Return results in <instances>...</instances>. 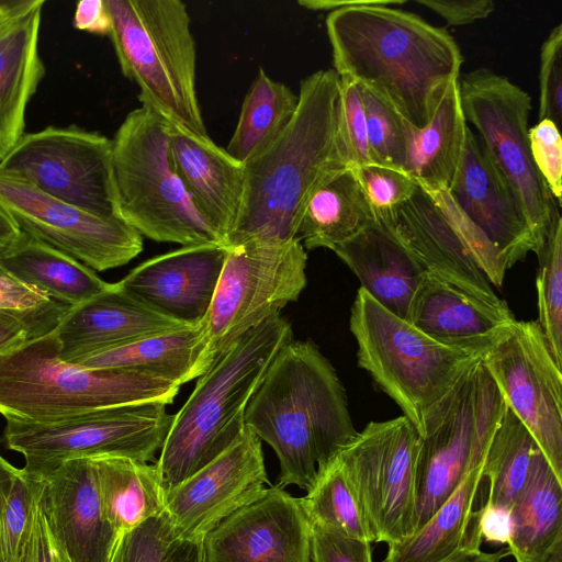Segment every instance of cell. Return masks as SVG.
Returning <instances> with one entry per match:
<instances>
[{"mask_svg": "<svg viewBox=\"0 0 562 562\" xmlns=\"http://www.w3.org/2000/svg\"><path fill=\"white\" fill-rule=\"evenodd\" d=\"M296 111L283 133L246 162L240 209L226 246L297 238L314 193L353 168L345 134L340 76L317 70L300 82Z\"/></svg>", "mask_w": 562, "mask_h": 562, "instance_id": "6da1fadb", "label": "cell"}, {"mask_svg": "<svg viewBox=\"0 0 562 562\" xmlns=\"http://www.w3.org/2000/svg\"><path fill=\"white\" fill-rule=\"evenodd\" d=\"M326 31L334 70L391 105L422 128L452 80L462 55L445 29L419 15L386 4L330 11Z\"/></svg>", "mask_w": 562, "mask_h": 562, "instance_id": "7a4b0ae2", "label": "cell"}, {"mask_svg": "<svg viewBox=\"0 0 562 562\" xmlns=\"http://www.w3.org/2000/svg\"><path fill=\"white\" fill-rule=\"evenodd\" d=\"M245 425L276 452L277 486L305 491L358 432L336 370L311 340L281 347L247 405Z\"/></svg>", "mask_w": 562, "mask_h": 562, "instance_id": "3957f363", "label": "cell"}, {"mask_svg": "<svg viewBox=\"0 0 562 562\" xmlns=\"http://www.w3.org/2000/svg\"><path fill=\"white\" fill-rule=\"evenodd\" d=\"M293 339L280 315L250 329L215 358L173 415L155 462L166 491L228 449L244 432L247 405L278 351Z\"/></svg>", "mask_w": 562, "mask_h": 562, "instance_id": "277c9868", "label": "cell"}, {"mask_svg": "<svg viewBox=\"0 0 562 562\" xmlns=\"http://www.w3.org/2000/svg\"><path fill=\"white\" fill-rule=\"evenodd\" d=\"M122 74L142 106L170 126L209 140L196 92V46L180 0H104Z\"/></svg>", "mask_w": 562, "mask_h": 562, "instance_id": "5b68a950", "label": "cell"}, {"mask_svg": "<svg viewBox=\"0 0 562 562\" xmlns=\"http://www.w3.org/2000/svg\"><path fill=\"white\" fill-rule=\"evenodd\" d=\"M53 331L0 355V414L47 424L144 402L171 404L180 386L138 373L88 369L60 358Z\"/></svg>", "mask_w": 562, "mask_h": 562, "instance_id": "8992f818", "label": "cell"}, {"mask_svg": "<svg viewBox=\"0 0 562 562\" xmlns=\"http://www.w3.org/2000/svg\"><path fill=\"white\" fill-rule=\"evenodd\" d=\"M170 131L164 119L144 106L131 111L117 128L112 139L117 215L142 236L156 241L225 245L175 172Z\"/></svg>", "mask_w": 562, "mask_h": 562, "instance_id": "52a82bcc", "label": "cell"}, {"mask_svg": "<svg viewBox=\"0 0 562 562\" xmlns=\"http://www.w3.org/2000/svg\"><path fill=\"white\" fill-rule=\"evenodd\" d=\"M349 327L359 367L400 406L417 434L425 413L483 357L431 339L362 288L352 303Z\"/></svg>", "mask_w": 562, "mask_h": 562, "instance_id": "ba28073f", "label": "cell"}, {"mask_svg": "<svg viewBox=\"0 0 562 562\" xmlns=\"http://www.w3.org/2000/svg\"><path fill=\"white\" fill-rule=\"evenodd\" d=\"M505 409V400L480 359L425 413L418 434L415 531L470 471L485 463Z\"/></svg>", "mask_w": 562, "mask_h": 562, "instance_id": "9c48e42d", "label": "cell"}, {"mask_svg": "<svg viewBox=\"0 0 562 562\" xmlns=\"http://www.w3.org/2000/svg\"><path fill=\"white\" fill-rule=\"evenodd\" d=\"M164 402L128 404L47 424L7 420L3 440L23 456L22 469L38 479L80 458L123 457L148 463L173 420Z\"/></svg>", "mask_w": 562, "mask_h": 562, "instance_id": "30bf717a", "label": "cell"}, {"mask_svg": "<svg viewBox=\"0 0 562 562\" xmlns=\"http://www.w3.org/2000/svg\"><path fill=\"white\" fill-rule=\"evenodd\" d=\"M393 227L427 272L483 304L508 306L491 286L503 285L505 261L449 190L419 187L397 210Z\"/></svg>", "mask_w": 562, "mask_h": 562, "instance_id": "8fae6325", "label": "cell"}, {"mask_svg": "<svg viewBox=\"0 0 562 562\" xmlns=\"http://www.w3.org/2000/svg\"><path fill=\"white\" fill-rule=\"evenodd\" d=\"M458 87L465 121L476 128L485 153L519 201L540 250L559 205L531 157L530 95L484 67L459 77Z\"/></svg>", "mask_w": 562, "mask_h": 562, "instance_id": "7c38bea8", "label": "cell"}, {"mask_svg": "<svg viewBox=\"0 0 562 562\" xmlns=\"http://www.w3.org/2000/svg\"><path fill=\"white\" fill-rule=\"evenodd\" d=\"M307 254L300 239H256L229 247L204 318L216 356L304 290Z\"/></svg>", "mask_w": 562, "mask_h": 562, "instance_id": "4fadbf2b", "label": "cell"}, {"mask_svg": "<svg viewBox=\"0 0 562 562\" xmlns=\"http://www.w3.org/2000/svg\"><path fill=\"white\" fill-rule=\"evenodd\" d=\"M418 443L403 415L369 423L336 454L374 542L389 546L415 531Z\"/></svg>", "mask_w": 562, "mask_h": 562, "instance_id": "5bb4252c", "label": "cell"}, {"mask_svg": "<svg viewBox=\"0 0 562 562\" xmlns=\"http://www.w3.org/2000/svg\"><path fill=\"white\" fill-rule=\"evenodd\" d=\"M0 169L85 211L120 218L112 178V139L98 132L71 125L24 133L0 160Z\"/></svg>", "mask_w": 562, "mask_h": 562, "instance_id": "9a60e30c", "label": "cell"}, {"mask_svg": "<svg viewBox=\"0 0 562 562\" xmlns=\"http://www.w3.org/2000/svg\"><path fill=\"white\" fill-rule=\"evenodd\" d=\"M482 362L562 482V373L537 321H515Z\"/></svg>", "mask_w": 562, "mask_h": 562, "instance_id": "2e32d148", "label": "cell"}, {"mask_svg": "<svg viewBox=\"0 0 562 562\" xmlns=\"http://www.w3.org/2000/svg\"><path fill=\"white\" fill-rule=\"evenodd\" d=\"M0 207L20 231L97 271L128 263L143 236L120 218L95 215L0 169Z\"/></svg>", "mask_w": 562, "mask_h": 562, "instance_id": "e0dca14e", "label": "cell"}, {"mask_svg": "<svg viewBox=\"0 0 562 562\" xmlns=\"http://www.w3.org/2000/svg\"><path fill=\"white\" fill-rule=\"evenodd\" d=\"M266 483L261 440L246 427L223 453L166 491L165 512L180 536L203 540L225 518L252 502Z\"/></svg>", "mask_w": 562, "mask_h": 562, "instance_id": "ac0fdd59", "label": "cell"}, {"mask_svg": "<svg viewBox=\"0 0 562 562\" xmlns=\"http://www.w3.org/2000/svg\"><path fill=\"white\" fill-rule=\"evenodd\" d=\"M204 562H311V522L301 497L266 487L203 539Z\"/></svg>", "mask_w": 562, "mask_h": 562, "instance_id": "d6986e66", "label": "cell"}, {"mask_svg": "<svg viewBox=\"0 0 562 562\" xmlns=\"http://www.w3.org/2000/svg\"><path fill=\"white\" fill-rule=\"evenodd\" d=\"M449 192L497 249L508 269L529 252L538 254V244L519 201L470 127Z\"/></svg>", "mask_w": 562, "mask_h": 562, "instance_id": "ffe728a7", "label": "cell"}, {"mask_svg": "<svg viewBox=\"0 0 562 562\" xmlns=\"http://www.w3.org/2000/svg\"><path fill=\"white\" fill-rule=\"evenodd\" d=\"M227 252L221 244L181 246L142 262L116 283L160 313L198 325L209 312Z\"/></svg>", "mask_w": 562, "mask_h": 562, "instance_id": "44dd1931", "label": "cell"}, {"mask_svg": "<svg viewBox=\"0 0 562 562\" xmlns=\"http://www.w3.org/2000/svg\"><path fill=\"white\" fill-rule=\"evenodd\" d=\"M40 504L70 562H111L119 538L103 513L92 458L68 460L48 473Z\"/></svg>", "mask_w": 562, "mask_h": 562, "instance_id": "7402d4cb", "label": "cell"}, {"mask_svg": "<svg viewBox=\"0 0 562 562\" xmlns=\"http://www.w3.org/2000/svg\"><path fill=\"white\" fill-rule=\"evenodd\" d=\"M184 325L112 283L106 291L68 308L53 334L60 358L69 362Z\"/></svg>", "mask_w": 562, "mask_h": 562, "instance_id": "603a6c76", "label": "cell"}, {"mask_svg": "<svg viewBox=\"0 0 562 562\" xmlns=\"http://www.w3.org/2000/svg\"><path fill=\"white\" fill-rule=\"evenodd\" d=\"M43 0H2L0 14V160L24 134L26 106L45 67L38 54Z\"/></svg>", "mask_w": 562, "mask_h": 562, "instance_id": "cb8c5ba5", "label": "cell"}, {"mask_svg": "<svg viewBox=\"0 0 562 562\" xmlns=\"http://www.w3.org/2000/svg\"><path fill=\"white\" fill-rule=\"evenodd\" d=\"M406 321L445 346L484 355L516 319L508 306L483 304L426 272Z\"/></svg>", "mask_w": 562, "mask_h": 562, "instance_id": "d4e9b609", "label": "cell"}, {"mask_svg": "<svg viewBox=\"0 0 562 562\" xmlns=\"http://www.w3.org/2000/svg\"><path fill=\"white\" fill-rule=\"evenodd\" d=\"M169 153L194 206L226 245L243 200L244 164L212 139H196L172 126Z\"/></svg>", "mask_w": 562, "mask_h": 562, "instance_id": "484cf974", "label": "cell"}, {"mask_svg": "<svg viewBox=\"0 0 562 562\" xmlns=\"http://www.w3.org/2000/svg\"><path fill=\"white\" fill-rule=\"evenodd\" d=\"M216 357L203 321L91 352L69 362L88 369L130 371L181 386L203 375Z\"/></svg>", "mask_w": 562, "mask_h": 562, "instance_id": "4316f807", "label": "cell"}, {"mask_svg": "<svg viewBox=\"0 0 562 562\" xmlns=\"http://www.w3.org/2000/svg\"><path fill=\"white\" fill-rule=\"evenodd\" d=\"M333 251L378 303L406 321L411 301L427 272L401 241L393 222L374 221Z\"/></svg>", "mask_w": 562, "mask_h": 562, "instance_id": "83f0119b", "label": "cell"}, {"mask_svg": "<svg viewBox=\"0 0 562 562\" xmlns=\"http://www.w3.org/2000/svg\"><path fill=\"white\" fill-rule=\"evenodd\" d=\"M458 79L446 86L427 125L416 128L406 122L404 172L420 188L450 190L458 171L469 128Z\"/></svg>", "mask_w": 562, "mask_h": 562, "instance_id": "f1b7e54d", "label": "cell"}, {"mask_svg": "<svg viewBox=\"0 0 562 562\" xmlns=\"http://www.w3.org/2000/svg\"><path fill=\"white\" fill-rule=\"evenodd\" d=\"M0 265L20 282L69 308L112 286L82 262L22 232L0 252Z\"/></svg>", "mask_w": 562, "mask_h": 562, "instance_id": "f546056e", "label": "cell"}, {"mask_svg": "<svg viewBox=\"0 0 562 562\" xmlns=\"http://www.w3.org/2000/svg\"><path fill=\"white\" fill-rule=\"evenodd\" d=\"M562 482L544 456H532L527 482L513 512V535L507 546L515 562L540 561L562 542Z\"/></svg>", "mask_w": 562, "mask_h": 562, "instance_id": "4dcf8cb0", "label": "cell"}, {"mask_svg": "<svg viewBox=\"0 0 562 562\" xmlns=\"http://www.w3.org/2000/svg\"><path fill=\"white\" fill-rule=\"evenodd\" d=\"M92 459L103 513L119 539L165 512L166 488L155 464L123 457Z\"/></svg>", "mask_w": 562, "mask_h": 562, "instance_id": "1f68e13d", "label": "cell"}, {"mask_svg": "<svg viewBox=\"0 0 562 562\" xmlns=\"http://www.w3.org/2000/svg\"><path fill=\"white\" fill-rule=\"evenodd\" d=\"M486 462V461H485ZM485 463L470 471L450 497L409 537L389 544L382 562H442L469 541Z\"/></svg>", "mask_w": 562, "mask_h": 562, "instance_id": "d6a6232c", "label": "cell"}, {"mask_svg": "<svg viewBox=\"0 0 562 562\" xmlns=\"http://www.w3.org/2000/svg\"><path fill=\"white\" fill-rule=\"evenodd\" d=\"M373 222L368 199L351 168L314 193L303 212L297 239L305 249L333 250Z\"/></svg>", "mask_w": 562, "mask_h": 562, "instance_id": "836d02e7", "label": "cell"}, {"mask_svg": "<svg viewBox=\"0 0 562 562\" xmlns=\"http://www.w3.org/2000/svg\"><path fill=\"white\" fill-rule=\"evenodd\" d=\"M299 97L262 68L250 85L226 151L246 164L266 150L288 127Z\"/></svg>", "mask_w": 562, "mask_h": 562, "instance_id": "e575fe53", "label": "cell"}, {"mask_svg": "<svg viewBox=\"0 0 562 562\" xmlns=\"http://www.w3.org/2000/svg\"><path fill=\"white\" fill-rule=\"evenodd\" d=\"M537 449L530 432L506 405L484 467V480L490 487L486 501L513 508L527 482Z\"/></svg>", "mask_w": 562, "mask_h": 562, "instance_id": "d590c367", "label": "cell"}, {"mask_svg": "<svg viewBox=\"0 0 562 562\" xmlns=\"http://www.w3.org/2000/svg\"><path fill=\"white\" fill-rule=\"evenodd\" d=\"M301 497L312 524L349 538L374 542L361 506L335 456L317 469L312 487Z\"/></svg>", "mask_w": 562, "mask_h": 562, "instance_id": "8d00e7d4", "label": "cell"}, {"mask_svg": "<svg viewBox=\"0 0 562 562\" xmlns=\"http://www.w3.org/2000/svg\"><path fill=\"white\" fill-rule=\"evenodd\" d=\"M111 562H204L203 540L180 536L164 512L123 535Z\"/></svg>", "mask_w": 562, "mask_h": 562, "instance_id": "74e56055", "label": "cell"}, {"mask_svg": "<svg viewBox=\"0 0 562 562\" xmlns=\"http://www.w3.org/2000/svg\"><path fill=\"white\" fill-rule=\"evenodd\" d=\"M539 260L538 324L552 357L562 367V217L555 210L544 244L537 254Z\"/></svg>", "mask_w": 562, "mask_h": 562, "instance_id": "f35d334b", "label": "cell"}, {"mask_svg": "<svg viewBox=\"0 0 562 562\" xmlns=\"http://www.w3.org/2000/svg\"><path fill=\"white\" fill-rule=\"evenodd\" d=\"M42 488L43 479L30 475L23 469L11 482L0 521L1 562L22 561L33 531Z\"/></svg>", "mask_w": 562, "mask_h": 562, "instance_id": "ab89813d", "label": "cell"}, {"mask_svg": "<svg viewBox=\"0 0 562 562\" xmlns=\"http://www.w3.org/2000/svg\"><path fill=\"white\" fill-rule=\"evenodd\" d=\"M359 89L375 165L404 172L407 154L406 121L378 95L363 87L359 86Z\"/></svg>", "mask_w": 562, "mask_h": 562, "instance_id": "60d3db41", "label": "cell"}, {"mask_svg": "<svg viewBox=\"0 0 562 562\" xmlns=\"http://www.w3.org/2000/svg\"><path fill=\"white\" fill-rule=\"evenodd\" d=\"M370 204L374 221L394 222L397 210L418 190L416 181L403 171L369 165L352 168Z\"/></svg>", "mask_w": 562, "mask_h": 562, "instance_id": "b9f144b4", "label": "cell"}, {"mask_svg": "<svg viewBox=\"0 0 562 562\" xmlns=\"http://www.w3.org/2000/svg\"><path fill=\"white\" fill-rule=\"evenodd\" d=\"M68 308L20 282L0 265V310L23 318L36 337L52 333Z\"/></svg>", "mask_w": 562, "mask_h": 562, "instance_id": "7bdbcfd3", "label": "cell"}, {"mask_svg": "<svg viewBox=\"0 0 562 562\" xmlns=\"http://www.w3.org/2000/svg\"><path fill=\"white\" fill-rule=\"evenodd\" d=\"M538 119L562 121V24L551 30L540 49Z\"/></svg>", "mask_w": 562, "mask_h": 562, "instance_id": "ee69618b", "label": "cell"}, {"mask_svg": "<svg viewBox=\"0 0 562 562\" xmlns=\"http://www.w3.org/2000/svg\"><path fill=\"white\" fill-rule=\"evenodd\" d=\"M532 160L553 199L562 201V139L558 126L541 120L528 131Z\"/></svg>", "mask_w": 562, "mask_h": 562, "instance_id": "f6af8a7d", "label": "cell"}, {"mask_svg": "<svg viewBox=\"0 0 562 562\" xmlns=\"http://www.w3.org/2000/svg\"><path fill=\"white\" fill-rule=\"evenodd\" d=\"M345 134L353 167L375 165L368 139L367 120L359 86L340 77Z\"/></svg>", "mask_w": 562, "mask_h": 562, "instance_id": "bcb514c9", "label": "cell"}, {"mask_svg": "<svg viewBox=\"0 0 562 562\" xmlns=\"http://www.w3.org/2000/svg\"><path fill=\"white\" fill-rule=\"evenodd\" d=\"M311 562H374L372 543L311 522Z\"/></svg>", "mask_w": 562, "mask_h": 562, "instance_id": "7dc6e473", "label": "cell"}, {"mask_svg": "<svg viewBox=\"0 0 562 562\" xmlns=\"http://www.w3.org/2000/svg\"><path fill=\"white\" fill-rule=\"evenodd\" d=\"M513 535L512 508L493 504L485 499L482 506L473 512L470 539L479 542L508 546Z\"/></svg>", "mask_w": 562, "mask_h": 562, "instance_id": "c3c4849f", "label": "cell"}, {"mask_svg": "<svg viewBox=\"0 0 562 562\" xmlns=\"http://www.w3.org/2000/svg\"><path fill=\"white\" fill-rule=\"evenodd\" d=\"M440 15L449 25L460 26L485 19L495 10L492 0H417Z\"/></svg>", "mask_w": 562, "mask_h": 562, "instance_id": "681fc988", "label": "cell"}, {"mask_svg": "<svg viewBox=\"0 0 562 562\" xmlns=\"http://www.w3.org/2000/svg\"><path fill=\"white\" fill-rule=\"evenodd\" d=\"M21 562H70L50 531L40 501L33 531Z\"/></svg>", "mask_w": 562, "mask_h": 562, "instance_id": "f907efd6", "label": "cell"}, {"mask_svg": "<svg viewBox=\"0 0 562 562\" xmlns=\"http://www.w3.org/2000/svg\"><path fill=\"white\" fill-rule=\"evenodd\" d=\"M74 26L97 35H110L111 18L104 0H82L76 4Z\"/></svg>", "mask_w": 562, "mask_h": 562, "instance_id": "816d5d0a", "label": "cell"}, {"mask_svg": "<svg viewBox=\"0 0 562 562\" xmlns=\"http://www.w3.org/2000/svg\"><path fill=\"white\" fill-rule=\"evenodd\" d=\"M32 338H36V335L29 323L15 314L0 310V355Z\"/></svg>", "mask_w": 562, "mask_h": 562, "instance_id": "f5cc1de1", "label": "cell"}, {"mask_svg": "<svg viewBox=\"0 0 562 562\" xmlns=\"http://www.w3.org/2000/svg\"><path fill=\"white\" fill-rule=\"evenodd\" d=\"M508 555L509 550L507 547H504L496 552H485L481 550V544L469 540L464 546L442 562H501Z\"/></svg>", "mask_w": 562, "mask_h": 562, "instance_id": "db71d44e", "label": "cell"}, {"mask_svg": "<svg viewBox=\"0 0 562 562\" xmlns=\"http://www.w3.org/2000/svg\"><path fill=\"white\" fill-rule=\"evenodd\" d=\"M406 3L404 0H351V1H337V0H300L299 4L310 10H338L349 7L386 4L390 7L403 5Z\"/></svg>", "mask_w": 562, "mask_h": 562, "instance_id": "11a10c76", "label": "cell"}, {"mask_svg": "<svg viewBox=\"0 0 562 562\" xmlns=\"http://www.w3.org/2000/svg\"><path fill=\"white\" fill-rule=\"evenodd\" d=\"M21 235L13 220L0 207V252L11 246Z\"/></svg>", "mask_w": 562, "mask_h": 562, "instance_id": "9f6ffc18", "label": "cell"}, {"mask_svg": "<svg viewBox=\"0 0 562 562\" xmlns=\"http://www.w3.org/2000/svg\"><path fill=\"white\" fill-rule=\"evenodd\" d=\"M20 469L12 465L9 461H7L1 454H0V521H1V513H2V506L5 498V494L8 492V488L15 477V475L19 473ZM0 562H1V553H0Z\"/></svg>", "mask_w": 562, "mask_h": 562, "instance_id": "6f0895ef", "label": "cell"}, {"mask_svg": "<svg viewBox=\"0 0 562 562\" xmlns=\"http://www.w3.org/2000/svg\"><path fill=\"white\" fill-rule=\"evenodd\" d=\"M532 562V561H522ZM536 562H562V542H559L543 559Z\"/></svg>", "mask_w": 562, "mask_h": 562, "instance_id": "680465c9", "label": "cell"}, {"mask_svg": "<svg viewBox=\"0 0 562 562\" xmlns=\"http://www.w3.org/2000/svg\"><path fill=\"white\" fill-rule=\"evenodd\" d=\"M2 12V0H0V14Z\"/></svg>", "mask_w": 562, "mask_h": 562, "instance_id": "91938a15", "label": "cell"}]
</instances>
